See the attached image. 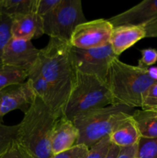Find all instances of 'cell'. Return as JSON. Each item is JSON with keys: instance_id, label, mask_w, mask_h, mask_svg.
I'll return each mask as SVG.
<instances>
[{"instance_id": "30bf717a", "label": "cell", "mask_w": 157, "mask_h": 158, "mask_svg": "<svg viewBox=\"0 0 157 158\" xmlns=\"http://www.w3.org/2000/svg\"><path fill=\"white\" fill-rule=\"evenodd\" d=\"M35 97L32 83L28 79L24 83L12 85L0 91V123H2L6 114L15 110H20L25 114Z\"/></svg>"}, {"instance_id": "8fae6325", "label": "cell", "mask_w": 157, "mask_h": 158, "mask_svg": "<svg viewBox=\"0 0 157 158\" xmlns=\"http://www.w3.org/2000/svg\"><path fill=\"white\" fill-rule=\"evenodd\" d=\"M157 17V0H144L133 7L108 19L113 27L144 26Z\"/></svg>"}, {"instance_id": "4dcf8cb0", "label": "cell", "mask_w": 157, "mask_h": 158, "mask_svg": "<svg viewBox=\"0 0 157 158\" xmlns=\"http://www.w3.org/2000/svg\"><path fill=\"white\" fill-rule=\"evenodd\" d=\"M120 148H121L111 143L110 148H109L107 154H106L105 158H117L119 153Z\"/></svg>"}, {"instance_id": "2e32d148", "label": "cell", "mask_w": 157, "mask_h": 158, "mask_svg": "<svg viewBox=\"0 0 157 158\" xmlns=\"http://www.w3.org/2000/svg\"><path fill=\"white\" fill-rule=\"evenodd\" d=\"M111 143L119 148L138 144L141 136L132 117L120 125L109 135Z\"/></svg>"}, {"instance_id": "7402d4cb", "label": "cell", "mask_w": 157, "mask_h": 158, "mask_svg": "<svg viewBox=\"0 0 157 158\" xmlns=\"http://www.w3.org/2000/svg\"><path fill=\"white\" fill-rule=\"evenodd\" d=\"M18 130V124L8 126L0 123V155L15 140Z\"/></svg>"}, {"instance_id": "603a6c76", "label": "cell", "mask_w": 157, "mask_h": 158, "mask_svg": "<svg viewBox=\"0 0 157 158\" xmlns=\"http://www.w3.org/2000/svg\"><path fill=\"white\" fill-rule=\"evenodd\" d=\"M141 110H157V82L151 85L143 95Z\"/></svg>"}, {"instance_id": "44dd1931", "label": "cell", "mask_w": 157, "mask_h": 158, "mask_svg": "<svg viewBox=\"0 0 157 158\" xmlns=\"http://www.w3.org/2000/svg\"><path fill=\"white\" fill-rule=\"evenodd\" d=\"M12 20L9 17L0 15V66H3L2 56L5 47L12 38Z\"/></svg>"}, {"instance_id": "484cf974", "label": "cell", "mask_w": 157, "mask_h": 158, "mask_svg": "<svg viewBox=\"0 0 157 158\" xmlns=\"http://www.w3.org/2000/svg\"><path fill=\"white\" fill-rule=\"evenodd\" d=\"M142 57L139 60L138 66L142 68L150 67L157 62V50L153 48H146L140 50Z\"/></svg>"}, {"instance_id": "f546056e", "label": "cell", "mask_w": 157, "mask_h": 158, "mask_svg": "<svg viewBox=\"0 0 157 158\" xmlns=\"http://www.w3.org/2000/svg\"><path fill=\"white\" fill-rule=\"evenodd\" d=\"M146 38H157V17L145 24Z\"/></svg>"}, {"instance_id": "d4e9b609", "label": "cell", "mask_w": 157, "mask_h": 158, "mask_svg": "<svg viewBox=\"0 0 157 158\" xmlns=\"http://www.w3.org/2000/svg\"><path fill=\"white\" fill-rule=\"evenodd\" d=\"M89 149L83 144H76L67 151L55 154L51 158H86Z\"/></svg>"}, {"instance_id": "8992f818", "label": "cell", "mask_w": 157, "mask_h": 158, "mask_svg": "<svg viewBox=\"0 0 157 158\" xmlns=\"http://www.w3.org/2000/svg\"><path fill=\"white\" fill-rule=\"evenodd\" d=\"M43 30L49 38L70 42L78 25L86 22L80 0H61V2L42 17Z\"/></svg>"}, {"instance_id": "83f0119b", "label": "cell", "mask_w": 157, "mask_h": 158, "mask_svg": "<svg viewBox=\"0 0 157 158\" xmlns=\"http://www.w3.org/2000/svg\"><path fill=\"white\" fill-rule=\"evenodd\" d=\"M60 2L61 0H38L36 13L43 17L53 10Z\"/></svg>"}, {"instance_id": "e0dca14e", "label": "cell", "mask_w": 157, "mask_h": 158, "mask_svg": "<svg viewBox=\"0 0 157 158\" xmlns=\"http://www.w3.org/2000/svg\"><path fill=\"white\" fill-rule=\"evenodd\" d=\"M132 119L141 137L157 138V110H135Z\"/></svg>"}, {"instance_id": "9c48e42d", "label": "cell", "mask_w": 157, "mask_h": 158, "mask_svg": "<svg viewBox=\"0 0 157 158\" xmlns=\"http://www.w3.org/2000/svg\"><path fill=\"white\" fill-rule=\"evenodd\" d=\"M39 50L31 41L11 38L3 52L2 63L29 73L38 61Z\"/></svg>"}, {"instance_id": "cb8c5ba5", "label": "cell", "mask_w": 157, "mask_h": 158, "mask_svg": "<svg viewBox=\"0 0 157 158\" xmlns=\"http://www.w3.org/2000/svg\"><path fill=\"white\" fill-rule=\"evenodd\" d=\"M111 143L109 136L106 137L89 149V154L86 158H105Z\"/></svg>"}, {"instance_id": "1f68e13d", "label": "cell", "mask_w": 157, "mask_h": 158, "mask_svg": "<svg viewBox=\"0 0 157 158\" xmlns=\"http://www.w3.org/2000/svg\"><path fill=\"white\" fill-rule=\"evenodd\" d=\"M147 72L149 77L154 80L157 82V66H150L147 68Z\"/></svg>"}, {"instance_id": "52a82bcc", "label": "cell", "mask_w": 157, "mask_h": 158, "mask_svg": "<svg viewBox=\"0 0 157 158\" xmlns=\"http://www.w3.org/2000/svg\"><path fill=\"white\" fill-rule=\"evenodd\" d=\"M72 57L77 71L95 76L106 82L111 62L118 58L110 43L92 49H78L72 46Z\"/></svg>"}, {"instance_id": "9a60e30c", "label": "cell", "mask_w": 157, "mask_h": 158, "mask_svg": "<svg viewBox=\"0 0 157 158\" xmlns=\"http://www.w3.org/2000/svg\"><path fill=\"white\" fill-rule=\"evenodd\" d=\"M146 38L143 26H120L113 27L110 45L114 53L119 57L124 51Z\"/></svg>"}, {"instance_id": "d6986e66", "label": "cell", "mask_w": 157, "mask_h": 158, "mask_svg": "<svg viewBox=\"0 0 157 158\" xmlns=\"http://www.w3.org/2000/svg\"><path fill=\"white\" fill-rule=\"evenodd\" d=\"M27 72L8 66H0V91L15 84L26 82L28 79Z\"/></svg>"}, {"instance_id": "3957f363", "label": "cell", "mask_w": 157, "mask_h": 158, "mask_svg": "<svg viewBox=\"0 0 157 158\" xmlns=\"http://www.w3.org/2000/svg\"><path fill=\"white\" fill-rule=\"evenodd\" d=\"M106 83L114 105L135 109L141 108L143 95L155 81L149 77L147 69L126 64L115 58L109 64Z\"/></svg>"}, {"instance_id": "7c38bea8", "label": "cell", "mask_w": 157, "mask_h": 158, "mask_svg": "<svg viewBox=\"0 0 157 158\" xmlns=\"http://www.w3.org/2000/svg\"><path fill=\"white\" fill-rule=\"evenodd\" d=\"M78 131L73 122L64 115L55 122L51 137V150L53 155L67 151L76 145Z\"/></svg>"}, {"instance_id": "ffe728a7", "label": "cell", "mask_w": 157, "mask_h": 158, "mask_svg": "<svg viewBox=\"0 0 157 158\" xmlns=\"http://www.w3.org/2000/svg\"><path fill=\"white\" fill-rule=\"evenodd\" d=\"M136 158H157V138L141 137L138 143Z\"/></svg>"}, {"instance_id": "4316f807", "label": "cell", "mask_w": 157, "mask_h": 158, "mask_svg": "<svg viewBox=\"0 0 157 158\" xmlns=\"http://www.w3.org/2000/svg\"><path fill=\"white\" fill-rule=\"evenodd\" d=\"M16 139V138H15ZM0 158H32L14 140L7 149L0 155Z\"/></svg>"}, {"instance_id": "ba28073f", "label": "cell", "mask_w": 157, "mask_h": 158, "mask_svg": "<svg viewBox=\"0 0 157 158\" xmlns=\"http://www.w3.org/2000/svg\"><path fill=\"white\" fill-rule=\"evenodd\" d=\"M113 26L108 19H99L78 25L70 40L72 46L87 49L106 46L110 43Z\"/></svg>"}, {"instance_id": "ac0fdd59", "label": "cell", "mask_w": 157, "mask_h": 158, "mask_svg": "<svg viewBox=\"0 0 157 158\" xmlns=\"http://www.w3.org/2000/svg\"><path fill=\"white\" fill-rule=\"evenodd\" d=\"M38 0H0V15L12 20L31 12H36Z\"/></svg>"}, {"instance_id": "6da1fadb", "label": "cell", "mask_w": 157, "mask_h": 158, "mask_svg": "<svg viewBox=\"0 0 157 158\" xmlns=\"http://www.w3.org/2000/svg\"><path fill=\"white\" fill-rule=\"evenodd\" d=\"M70 42L49 38L48 44L39 50L35 69L52 86L65 106L76 79Z\"/></svg>"}, {"instance_id": "f1b7e54d", "label": "cell", "mask_w": 157, "mask_h": 158, "mask_svg": "<svg viewBox=\"0 0 157 158\" xmlns=\"http://www.w3.org/2000/svg\"><path fill=\"white\" fill-rule=\"evenodd\" d=\"M137 148L138 144L126 148H121L117 158H136Z\"/></svg>"}, {"instance_id": "5b68a950", "label": "cell", "mask_w": 157, "mask_h": 158, "mask_svg": "<svg viewBox=\"0 0 157 158\" xmlns=\"http://www.w3.org/2000/svg\"><path fill=\"white\" fill-rule=\"evenodd\" d=\"M113 104L107 84L101 79L77 71L63 115L71 121L83 114Z\"/></svg>"}, {"instance_id": "277c9868", "label": "cell", "mask_w": 157, "mask_h": 158, "mask_svg": "<svg viewBox=\"0 0 157 158\" xmlns=\"http://www.w3.org/2000/svg\"><path fill=\"white\" fill-rule=\"evenodd\" d=\"M135 110L124 105L112 104L75 117L72 122L78 131L76 144H83L90 149L130 119Z\"/></svg>"}, {"instance_id": "4fadbf2b", "label": "cell", "mask_w": 157, "mask_h": 158, "mask_svg": "<svg viewBox=\"0 0 157 158\" xmlns=\"http://www.w3.org/2000/svg\"><path fill=\"white\" fill-rule=\"evenodd\" d=\"M28 80L32 83L35 95L51 110L58 117L63 116L65 103L60 99L55 89L45 80L35 68L29 73Z\"/></svg>"}, {"instance_id": "7a4b0ae2", "label": "cell", "mask_w": 157, "mask_h": 158, "mask_svg": "<svg viewBox=\"0 0 157 158\" xmlns=\"http://www.w3.org/2000/svg\"><path fill=\"white\" fill-rule=\"evenodd\" d=\"M58 118L36 96L18 123L17 143L30 157L51 158V137Z\"/></svg>"}, {"instance_id": "5bb4252c", "label": "cell", "mask_w": 157, "mask_h": 158, "mask_svg": "<svg viewBox=\"0 0 157 158\" xmlns=\"http://www.w3.org/2000/svg\"><path fill=\"white\" fill-rule=\"evenodd\" d=\"M12 37L31 41L44 35L43 19L36 12H31L12 20Z\"/></svg>"}]
</instances>
